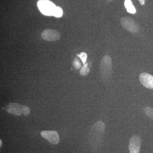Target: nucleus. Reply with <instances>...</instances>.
<instances>
[{
  "label": "nucleus",
  "mask_w": 153,
  "mask_h": 153,
  "mask_svg": "<svg viewBox=\"0 0 153 153\" xmlns=\"http://www.w3.org/2000/svg\"><path fill=\"white\" fill-rule=\"evenodd\" d=\"M73 64L75 69H79L81 67V63H80L79 59L77 58H75L74 59Z\"/></svg>",
  "instance_id": "13"
},
{
  "label": "nucleus",
  "mask_w": 153,
  "mask_h": 153,
  "mask_svg": "<svg viewBox=\"0 0 153 153\" xmlns=\"http://www.w3.org/2000/svg\"><path fill=\"white\" fill-rule=\"evenodd\" d=\"M41 36L44 40L50 42L57 41L61 37L58 31L52 29L44 30L41 33Z\"/></svg>",
  "instance_id": "4"
},
{
  "label": "nucleus",
  "mask_w": 153,
  "mask_h": 153,
  "mask_svg": "<svg viewBox=\"0 0 153 153\" xmlns=\"http://www.w3.org/2000/svg\"><path fill=\"white\" fill-rule=\"evenodd\" d=\"M112 60L108 55L102 57L100 63V70L101 76L104 79L109 78L112 71Z\"/></svg>",
  "instance_id": "1"
},
{
  "label": "nucleus",
  "mask_w": 153,
  "mask_h": 153,
  "mask_svg": "<svg viewBox=\"0 0 153 153\" xmlns=\"http://www.w3.org/2000/svg\"><path fill=\"white\" fill-rule=\"evenodd\" d=\"M145 113L149 117L153 120V109L150 107H146L145 110Z\"/></svg>",
  "instance_id": "12"
},
{
  "label": "nucleus",
  "mask_w": 153,
  "mask_h": 153,
  "mask_svg": "<svg viewBox=\"0 0 153 153\" xmlns=\"http://www.w3.org/2000/svg\"><path fill=\"white\" fill-rule=\"evenodd\" d=\"M2 143L1 140H0V147L1 146Z\"/></svg>",
  "instance_id": "17"
},
{
  "label": "nucleus",
  "mask_w": 153,
  "mask_h": 153,
  "mask_svg": "<svg viewBox=\"0 0 153 153\" xmlns=\"http://www.w3.org/2000/svg\"><path fill=\"white\" fill-rule=\"evenodd\" d=\"M140 82L145 87L149 89L153 88V76L149 73H142L139 76Z\"/></svg>",
  "instance_id": "7"
},
{
  "label": "nucleus",
  "mask_w": 153,
  "mask_h": 153,
  "mask_svg": "<svg viewBox=\"0 0 153 153\" xmlns=\"http://www.w3.org/2000/svg\"><path fill=\"white\" fill-rule=\"evenodd\" d=\"M110 1H111V0H110Z\"/></svg>",
  "instance_id": "18"
},
{
  "label": "nucleus",
  "mask_w": 153,
  "mask_h": 153,
  "mask_svg": "<svg viewBox=\"0 0 153 153\" xmlns=\"http://www.w3.org/2000/svg\"><path fill=\"white\" fill-rule=\"evenodd\" d=\"M121 24L123 28L131 33H136L139 30L138 25L129 17H123L120 20Z\"/></svg>",
  "instance_id": "3"
},
{
  "label": "nucleus",
  "mask_w": 153,
  "mask_h": 153,
  "mask_svg": "<svg viewBox=\"0 0 153 153\" xmlns=\"http://www.w3.org/2000/svg\"><path fill=\"white\" fill-rule=\"evenodd\" d=\"M37 6L41 13L47 16H53L56 6L49 0H39Z\"/></svg>",
  "instance_id": "2"
},
{
  "label": "nucleus",
  "mask_w": 153,
  "mask_h": 153,
  "mask_svg": "<svg viewBox=\"0 0 153 153\" xmlns=\"http://www.w3.org/2000/svg\"><path fill=\"white\" fill-rule=\"evenodd\" d=\"M124 5L128 13L133 14L136 13V10L133 5L132 3L131 0H125Z\"/></svg>",
  "instance_id": "9"
},
{
  "label": "nucleus",
  "mask_w": 153,
  "mask_h": 153,
  "mask_svg": "<svg viewBox=\"0 0 153 153\" xmlns=\"http://www.w3.org/2000/svg\"><path fill=\"white\" fill-rule=\"evenodd\" d=\"M88 64L87 63L85 62V63H84V65L81 68L80 72H79L81 75H83V76H85L89 73V71H90V68L88 67Z\"/></svg>",
  "instance_id": "10"
},
{
  "label": "nucleus",
  "mask_w": 153,
  "mask_h": 153,
  "mask_svg": "<svg viewBox=\"0 0 153 153\" xmlns=\"http://www.w3.org/2000/svg\"><path fill=\"white\" fill-rule=\"evenodd\" d=\"M24 106V105L18 103H12L8 105L6 110L10 113L16 115H21L23 113Z\"/></svg>",
  "instance_id": "8"
},
{
  "label": "nucleus",
  "mask_w": 153,
  "mask_h": 153,
  "mask_svg": "<svg viewBox=\"0 0 153 153\" xmlns=\"http://www.w3.org/2000/svg\"><path fill=\"white\" fill-rule=\"evenodd\" d=\"M77 56L80 58L83 64L86 62V60H87V55L85 52H81L80 54H79Z\"/></svg>",
  "instance_id": "14"
},
{
  "label": "nucleus",
  "mask_w": 153,
  "mask_h": 153,
  "mask_svg": "<svg viewBox=\"0 0 153 153\" xmlns=\"http://www.w3.org/2000/svg\"><path fill=\"white\" fill-rule=\"evenodd\" d=\"M41 135L43 137L53 144H57L59 142V135L54 131H44L41 132Z\"/></svg>",
  "instance_id": "5"
},
{
  "label": "nucleus",
  "mask_w": 153,
  "mask_h": 153,
  "mask_svg": "<svg viewBox=\"0 0 153 153\" xmlns=\"http://www.w3.org/2000/svg\"><path fill=\"white\" fill-rule=\"evenodd\" d=\"M141 139L139 137L134 135L130 140L129 149L130 153H139Z\"/></svg>",
  "instance_id": "6"
},
{
  "label": "nucleus",
  "mask_w": 153,
  "mask_h": 153,
  "mask_svg": "<svg viewBox=\"0 0 153 153\" xmlns=\"http://www.w3.org/2000/svg\"><path fill=\"white\" fill-rule=\"evenodd\" d=\"M63 15V11L62 8L59 7H56L53 14V16L56 18H60Z\"/></svg>",
  "instance_id": "11"
},
{
  "label": "nucleus",
  "mask_w": 153,
  "mask_h": 153,
  "mask_svg": "<svg viewBox=\"0 0 153 153\" xmlns=\"http://www.w3.org/2000/svg\"><path fill=\"white\" fill-rule=\"evenodd\" d=\"M138 1L141 5H144L145 0H138Z\"/></svg>",
  "instance_id": "16"
},
{
  "label": "nucleus",
  "mask_w": 153,
  "mask_h": 153,
  "mask_svg": "<svg viewBox=\"0 0 153 153\" xmlns=\"http://www.w3.org/2000/svg\"><path fill=\"white\" fill-rule=\"evenodd\" d=\"M30 108L27 106H24L23 108V114L25 116L28 115L30 113Z\"/></svg>",
  "instance_id": "15"
}]
</instances>
